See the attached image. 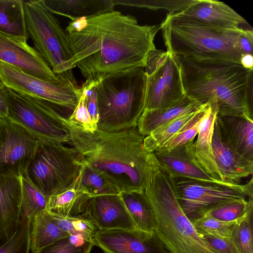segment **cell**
<instances>
[{
    "label": "cell",
    "instance_id": "34",
    "mask_svg": "<svg viewBox=\"0 0 253 253\" xmlns=\"http://www.w3.org/2000/svg\"><path fill=\"white\" fill-rule=\"evenodd\" d=\"M93 240L79 236L69 235L61 238L36 253H90Z\"/></svg>",
    "mask_w": 253,
    "mask_h": 253
},
{
    "label": "cell",
    "instance_id": "44",
    "mask_svg": "<svg viewBox=\"0 0 253 253\" xmlns=\"http://www.w3.org/2000/svg\"><path fill=\"white\" fill-rule=\"evenodd\" d=\"M5 88L4 89L0 90V116L3 119H7L8 117V106Z\"/></svg>",
    "mask_w": 253,
    "mask_h": 253
},
{
    "label": "cell",
    "instance_id": "5",
    "mask_svg": "<svg viewBox=\"0 0 253 253\" xmlns=\"http://www.w3.org/2000/svg\"><path fill=\"white\" fill-rule=\"evenodd\" d=\"M154 211L155 232L169 253H218L195 229L176 199L171 177L155 162L144 190Z\"/></svg>",
    "mask_w": 253,
    "mask_h": 253
},
{
    "label": "cell",
    "instance_id": "45",
    "mask_svg": "<svg viewBox=\"0 0 253 253\" xmlns=\"http://www.w3.org/2000/svg\"><path fill=\"white\" fill-rule=\"evenodd\" d=\"M240 63L246 69L253 70V55L250 54H245L242 55L240 59Z\"/></svg>",
    "mask_w": 253,
    "mask_h": 253
},
{
    "label": "cell",
    "instance_id": "25",
    "mask_svg": "<svg viewBox=\"0 0 253 253\" xmlns=\"http://www.w3.org/2000/svg\"><path fill=\"white\" fill-rule=\"evenodd\" d=\"M80 176L68 189L48 198L47 211L62 216H76L84 212L90 196L81 184Z\"/></svg>",
    "mask_w": 253,
    "mask_h": 253
},
{
    "label": "cell",
    "instance_id": "35",
    "mask_svg": "<svg viewBox=\"0 0 253 253\" xmlns=\"http://www.w3.org/2000/svg\"><path fill=\"white\" fill-rule=\"evenodd\" d=\"M239 220L223 221L210 216L204 215L191 221L196 231L200 234L231 237Z\"/></svg>",
    "mask_w": 253,
    "mask_h": 253
},
{
    "label": "cell",
    "instance_id": "7",
    "mask_svg": "<svg viewBox=\"0 0 253 253\" xmlns=\"http://www.w3.org/2000/svg\"><path fill=\"white\" fill-rule=\"evenodd\" d=\"M24 15L29 38L34 48L62 81L77 84L66 33L42 0H24Z\"/></svg>",
    "mask_w": 253,
    "mask_h": 253
},
{
    "label": "cell",
    "instance_id": "30",
    "mask_svg": "<svg viewBox=\"0 0 253 253\" xmlns=\"http://www.w3.org/2000/svg\"><path fill=\"white\" fill-rule=\"evenodd\" d=\"M83 163L80 181L90 197L120 194L121 192L119 189L106 176L84 162Z\"/></svg>",
    "mask_w": 253,
    "mask_h": 253
},
{
    "label": "cell",
    "instance_id": "13",
    "mask_svg": "<svg viewBox=\"0 0 253 253\" xmlns=\"http://www.w3.org/2000/svg\"><path fill=\"white\" fill-rule=\"evenodd\" d=\"M27 41L0 32V61L50 83H71L61 80Z\"/></svg>",
    "mask_w": 253,
    "mask_h": 253
},
{
    "label": "cell",
    "instance_id": "46",
    "mask_svg": "<svg viewBox=\"0 0 253 253\" xmlns=\"http://www.w3.org/2000/svg\"><path fill=\"white\" fill-rule=\"evenodd\" d=\"M5 88V85H4L0 77V90L4 89Z\"/></svg>",
    "mask_w": 253,
    "mask_h": 253
},
{
    "label": "cell",
    "instance_id": "24",
    "mask_svg": "<svg viewBox=\"0 0 253 253\" xmlns=\"http://www.w3.org/2000/svg\"><path fill=\"white\" fill-rule=\"evenodd\" d=\"M227 137L237 151L253 162V120L237 116H217Z\"/></svg>",
    "mask_w": 253,
    "mask_h": 253
},
{
    "label": "cell",
    "instance_id": "37",
    "mask_svg": "<svg viewBox=\"0 0 253 253\" xmlns=\"http://www.w3.org/2000/svg\"><path fill=\"white\" fill-rule=\"evenodd\" d=\"M114 5L145 8L151 10L167 9L169 13L181 12L193 3L195 0H112Z\"/></svg>",
    "mask_w": 253,
    "mask_h": 253
},
{
    "label": "cell",
    "instance_id": "6",
    "mask_svg": "<svg viewBox=\"0 0 253 253\" xmlns=\"http://www.w3.org/2000/svg\"><path fill=\"white\" fill-rule=\"evenodd\" d=\"M147 76L137 67L107 76L97 85V129L115 131L137 126L144 111Z\"/></svg>",
    "mask_w": 253,
    "mask_h": 253
},
{
    "label": "cell",
    "instance_id": "16",
    "mask_svg": "<svg viewBox=\"0 0 253 253\" xmlns=\"http://www.w3.org/2000/svg\"><path fill=\"white\" fill-rule=\"evenodd\" d=\"M212 146L223 182L239 184L243 178L253 175V162L246 159L237 151L216 116L212 137Z\"/></svg>",
    "mask_w": 253,
    "mask_h": 253
},
{
    "label": "cell",
    "instance_id": "39",
    "mask_svg": "<svg viewBox=\"0 0 253 253\" xmlns=\"http://www.w3.org/2000/svg\"><path fill=\"white\" fill-rule=\"evenodd\" d=\"M205 110L200 112L185 126L168 141L159 150H170L194 141V139L198 134L199 123Z\"/></svg>",
    "mask_w": 253,
    "mask_h": 253
},
{
    "label": "cell",
    "instance_id": "23",
    "mask_svg": "<svg viewBox=\"0 0 253 253\" xmlns=\"http://www.w3.org/2000/svg\"><path fill=\"white\" fill-rule=\"evenodd\" d=\"M53 13L70 18L71 21L90 17L114 10L112 0H42Z\"/></svg>",
    "mask_w": 253,
    "mask_h": 253
},
{
    "label": "cell",
    "instance_id": "22",
    "mask_svg": "<svg viewBox=\"0 0 253 253\" xmlns=\"http://www.w3.org/2000/svg\"><path fill=\"white\" fill-rule=\"evenodd\" d=\"M185 95L181 99L167 107L144 110L140 116L137 126L144 136L164 124L185 114L194 112L207 107Z\"/></svg>",
    "mask_w": 253,
    "mask_h": 253
},
{
    "label": "cell",
    "instance_id": "28",
    "mask_svg": "<svg viewBox=\"0 0 253 253\" xmlns=\"http://www.w3.org/2000/svg\"><path fill=\"white\" fill-rule=\"evenodd\" d=\"M0 32L28 40L24 0H0Z\"/></svg>",
    "mask_w": 253,
    "mask_h": 253
},
{
    "label": "cell",
    "instance_id": "21",
    "mask_svg": "<svg viewBox=\"0 0 253 253\" xmlns=\"http://www.w3.org/2000/svg\"><path fill=\"white\" fill-rule=\"evenodd\" d=\"M216 115V112L209 105L199 123L198 137L195 141V155L202 168L212 178L223 182L215 162L212 146Z\"/></svg>",
    "mask_w": 253,
    "mask_h": 253
},
{
    "label": "cell",
    "instance_id": "43",
    "mask_svg": "<svg viewBox=\"0 0 253 253\" xmlns=\"http://www.w3.org/2000/svg\"><path fill=\"white\" fill-rule=\"evenodd\" d=\"M253 32L252 30L244 29L238 42V47L242 55H253Z\"/></svg>",
    "mask_w": 253,
    "mask_h": 253
},
{
    "label": "cell",
    "instance_id": "1",
    "mask_svg": "<svg viewBox=\"0 0 253 253\" xmlns=\"http://www.w3.org/2000/svg\"><path fill=\"white\" fill-rule=\"evenodd\" d=\"M160 25H140L132 16L113 10L71 21L65 29L72 59L89 82L144 68L156 48Z\"/></svg>",
    "mask_w": 253,
    "mask_h": 253
},
{
    "label": "cell",
    "instance_id": "3",
    "mask_svg": "<svg viewBox=\"0 0 253 253\" xmlns=\"http://www.w3.org/2000/svg\"><path fill=\"white\" fill-rule=\"evenodd\" d=\"M174 56L185 95L217 116L253 119V70L232 61Z\"/></svg>",
    "mask_w": 253,
    "mask_h": 253
},
{
    "label": "cell",
    "instance_id": "36",
    "mask_svg": "<svg viewBox=\"0 0 253 253\" xmlns=\"http://www.w3.org/2000/svg\"><path fill=\"white\" fill-rule=\"evenodd\" d=\"M253 208L239 219L231 237L241 253H253Z\"/></svg>",
    "mask_w": 253,
    "mask_h": 253
},
{
    "label": "cell",
    "instance_id": "33",
    "mask_svg": "<svg viewBox=\"0 0 253 253\" xmlns=\"http://www.w3.org/2000/svg\"><path fill=\"white\" fill-rule=\"evenodd\" d=\"M49 213L58 227L69 235L79 236L93 240L97 229L91 222L81 214L62 216Z\"/></svg>",
    "mask_w": 253,
    "mask_h": 253
},
{
    "label": "cell",
    "instance_id": "26",
    "mask_svg": "<svg viewBox=\"0 0 253 253\" xmlns=\"http://www.w3.org/2000/svg\"><path fill=\"white\" fill-rule=\"evenodd\" d=\"M120 195L136 228L154 232L156 227L155 216L144 191L123 192Z\"/></svg>",
    "mask_w": 253,
    "mask_h": 253
},
{
    "label": "cell",
    "instance_id": "20",
    "mask_svg": "<svg viewBox=\"0 0 253 253\" xmlns=\"http://www.w3.org/2000/svg\"><path fill=\"white\" fill-rule=\"evenodd\" d=\"M184 15L212 26L223 28H242L246 20L224 2L213 0H195L181 12Z\"/></svg>",
    "mask_w": 253,
    "mask_h": 253
},
{
    "label": "cell",
    "instance_id": "32",
    "mask_svg": "<svg viewBox=\"0 0 253 253\" xmlns=\"http://www.w3.org/2000/svg\"><path fill=\"white\" fill-rule=\"evenodd\" d=\"M252 208V199H234L214 206L206 212L203 216H210L223 221H232L242 217Z\"/></svg>",
    "mask_w": 253,
    "mask_h": 253
},
{
    "label": "cell",
    "instance_id": "18",
    "mask_svg": "<svg viewBox=\"0 0 253 253\" xmlns=\"http://www.w3.org/2000/svg\"><path fill=\"white\" fill-rule=\"evenodd\" d=\"M153 153L160 166L171 177L216 181L205 171L198 162L194 141L170 150H159Z\"/></svg>",
    "mask_w": 253,
    "mask_h": 253
},
{
    "label": "cell",
    "instance_id": "17",
    "mask_svg": "<svg viewBox=\"0 0 253 253\" xmlns=\"http://www.w3.org/2000/svg\"><path fill=\"white\" fill-rule=\"evenodd\" d=\"M81 214L97 230L136 229L120 194L90 197Z\"/></svg>",
    "mask_w": 253,
    "mask_h": 253
},
{
    "label": "cell",
    "instance_id": "40",
    "mask_svg": "<svg viewBox=\"0 0 253 253\" xmlns=\"http://www.w3.org/2000/svg\"><path fill=\"white\" fill-rule=\"evenodd\" d=\"M81 95L78 103L68 119L80 124L85 130L90 132L97 129V126L94 124L87 111L85 103V95L81 89Z\"/></svg>",
    "mask_w": 253,
    "mask_h": 253
},
{
    "label": "cell",
    "instance_id": "9",
    "mask_svg": "<svg viewBox=\"0 0 253 253\" xmlns=\"http://www.w3.org/2000/svg\"><path fill=\"white\" fill-rule=\"evenodd\" d=\"M171 177L176 199L190 221L202 217L211 208L226 201L241 198L253 199L252 177L244 184Z\"/></svg>",
    "mask_w": 253,
    "mask_h": 253
},
{
    "label": "cell",
    "instance_id": "38",
    "mask_svg": "<svg viewBox=\"0 0 253 253\" xmlns=\"http://www.w3.org/2000/svg\"><path fill=\"white\" fill-rule=\"evenodd\" d=\"M30 225V220H23L12 237L0 242V253H29Z\"/></svg>",
    "mask_w": 253,
    "mask_h": 253
},
{
    "label": "cell",
    "instance_id": "27",
    "mask_svg": "<svg viewBox=\"0 0 253 253\" xmlns=\"http://www.w3.org/2000/svg\"><path fill=\"white\" fill-rule=\"evenodd\" d=\"M30 221L31 253H36L57 240L69 236L58 227L46 210L37 215Z\"/></svg>",
    "mask_w": 253,
    "mask_h": 253
},
{
    "label": "cell",
    "instance_id": "47",
    "mask_svg": "<svg viewBox=\"0 0 253 253\" xmlns=\"http://www.w3.org/2000/svg\"><path fill=\"white\" fill-rule=\"evenodd\" d=\"M3 118H1L0 116V123L1 122L2 120L3 119Z\"/></svg>",
    "mask_w": 253,
    "mask_h": 253
},
{
    "label": "cell",
    "instance_id": "2",
    "mask_svg": "<svg viewBox=\"0 0 253 253\" xmlns=\"http://www.w3.org/2000/svg\"><path fill=\"white\" fill-rule=\"evenodd\" d=\"M71 145L82 160L106 176L120 192L143 191L152 152L144 146L137 126L115 131L85 130L65 118Z\"/></svg>",
    "mask_w": 253,
    "mask_h": 253
},
{
    "label": "cell",
    "instance_id": "42",
    "mask_svg": "<svg viewBox=\"0 0 253 253\" xmlns=\"http://www.w3.org/2000/svg\"><path fill=\"white\" fill-rule=\"evenodd\" d=\"M168 55L167 51L157 49L151 50L146 58L145 66L144 68L147 77L152 75L165 62Z\"/></svg>",
    "mask_w": 253,
    "mask_h": 253
},
{
    "label": "cell",
    "instance_id": "41",
    "mask_svg": "<svg viewBox=\"0 0 253 253\" xmlns=\"http://www.w3.org/2000/svg\"><path fill=\"white\" fill-rule=\"evenodd\" d=\"M201 235L204 240L218 253H241L231 237Z\"/></svg>",
    "mask_w": 253,
    "mask_h": 253
},
{
    "label": "cell",
    "instance_id": "10",
    "mask_svg": "<svg viewBox=\"0 0 253 253\" xmlns=\"http://www.w3.org/2000/svg\"><path fill=\"white\" fill-rule=\"evenodd\" d=\"M7 119L40 138L70 143V131L65 117L55 106L43 99L5 88Z\"/></svg>",
    "mask_w": 253,
    "mask_h": 253
},
{
    "label": "cell",
    "instance_id": "14",
    "mask_svg": "<svg viewBox=\"0 0 253 253\" xmlns=\"http://www.w3.org/2000/svg\"><path fill=\"white\" fill-rule=\"evenodd\" d=\"M185 95L179 65L175 57L168 52L165 62L147 77L144 110L167 107Z\"/></svg>",
    "mask_w": 253,
    "mask_h": 253
},
{
    "label": "cell",
    "instance_id": "19",
    "mask_svg": "<svg viewBox=\"0 0 253 253\" xmlns=\"http://www.w3.org/2000/svg\"><path fill=\"white\" fill-rule=\"evenodd\" d=\"M21 177L0 175V242L9 239L22 220Z\"/></svg>",
    "mask_w": 253,
    "mask_h": 253
},
{
    "label": "cell",
    "instance_id": "8",
    "mask_svg": "<svg viewBox=\"0 0 253 253\" xmlns=\"http://www.w3.org/2000/svg\"><path fill=\"white\" fill-rule=\"evenodd\" d=\"M41 138L24 175L46 198L70 187L80 175L83 161L73 147Z\"/></svg>",
    "mask_w": 253,
    "mask_h": 253
},
{
    "label": "cell",
    "instance_id": "11",
    "mask_svg": "<svg viewBox=\"0 0 253 253\" xmlns=\"http://www.w3.org/2000/svg\"><path fill=\"white\" fill-rule=\"evenodd\" d=\"M0 77L7 88L46 101L73 112L81 89L73 83L54 84L24 73L0 61Z\"/></svg>",
    "mask_w": 253,
    "mask_h": 253
},
{
    "label": "cell",
    "instance_id": "4",
    "mask_svg": "<svg viewBox=\"0 0 253 253\" xmlns=\"http://www.w3.org/2000/svg\"><path fill=\"white\" fill-rule=\"evenodd\" d=\"M244 29L212 26L181 12H169L160 25L167 51L173 56L239 63L237 42Z\"/></svg>",
    "mask_w": 253,
    "mask_h": 253
},
{
    "label": "cell",
    "instance_id": "29",
    "mask_svg": "<svg viewBox=\"0 0 253 253\" xmlns=\"http://www.w3.org/2000/svg\"><path fill=\"white\" fill-rule=\"evenodd\" d=\"M208 106L199 111L178 117L156 128L144 137V146L145 149L152 153L160 149L200 112L205 110Z\"/></svg>",
    "mask_w": 253,
    "mask_h": 253
},
{
    "label": "cell",
    "instance_id": "31",
    "mask_svg": "<svg viewBox=\"0 0 253 253\" xmlns=\"http://www.w3.org/2000/svg\"><path fill=\"white\" fill-rule=\"evenodd\" d=\"M21 182V219H32L46 210L48 198L38 190L24 176Z\"/></svg>",
    "mask_w": 253,
    "mask_h": 253
},
{
    "label": "cell",
    "instance_id": "15",
    "mask_svg": "<svg viewBox=\"0 0 253 253\" xmlns=\"http://www.w3.org/2000/svg\"><path fill=\"white\" fill-rule=\"evenodd\" d=\"M93 243L106 253H169L155 232L137 229L97 230Z\"/></svg>",
    "mask_w": 253,
    "mask_h": 253
},
{
    "label": "cell",
    "instance_id": "12",
    "mask_svg": "<svg viewBox=\"0 0 253 253\" xmlns=\"http://www.w3.org/2000/svg\"><path fill=\"white\" fill-rule=\"evenodd\" d=\"M40 139L21 125L3 119L0 123V175L22 176Z\"/></svg>",
    "mask_w": 253,
    "mask_h": 253
}]
</instances>
